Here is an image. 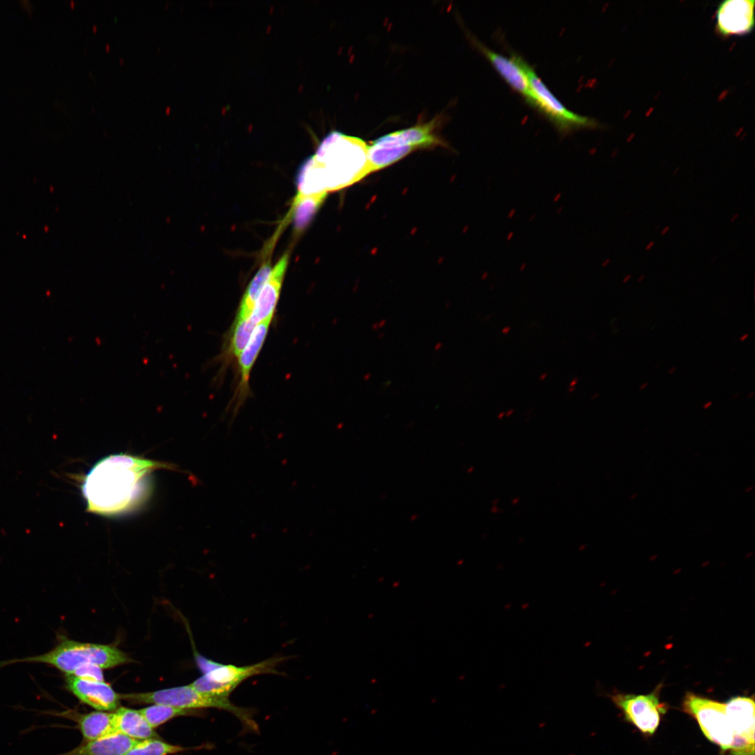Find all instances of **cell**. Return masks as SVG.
Segmentation results:
<instances>
[{
    "instance_id": "1",
    "label": "cell",
    "mask_w": 755,
    "mask_h": 755,
    "mask_svg": "<svg viewBox=\"0 0 755 755\" xmlns=\"http://www.w3.org/2000/svg\"><path fill=\"white\" fill-rule=\"evenodd\" d=\"M166 463L127 454L108 456L85 475L81 491L87 510L101 515L129 511L146 497L149 476Z\"/></svg>"
},
{
    "instance_id": "2",
    "label": "cell",
    "mask_w": 755,
    "mask_h": 755,
    "mask_svg": "<svg viewBox=\"0 0 755 755\" xmlns=\"http://www.w3.org/2000/svg\"><path fill=\"white\" fill-rule=\"evenodd\" d=\"M368 151L364 140L331 132L299 169L296 195L328 193L357 182L371 173Z\"/></svg>"
},
{
    "instance_id": "3",
    "label": "cell",
    "mask_w": 755,
    "mask_h": 755,
    "mask_svg": "<svg viewBox=\"0 0 755 755\" xmlns=\"http://www.w3.org/2000/svg\"><path fill=\"white\" fill-rule=\"evenodd\" d=\"M130 661L126 653L113 645L81 642L61 635L57 644L48 652L3 661L0 662V668L19 663H43L73 675L87 666L106 669Z\"/></svg>"
},
{
    "instance_id": "4",
    "label": "cell",
    "mask_w": 755,
    "mask_h": 755,
    "mask_svg": "<svg viewBox=\"0 0 755 755\" xmlns=\"http://www.w3.org/2000/svg\"><path fill=\"white\" fill-rule=\"evenodd\" d=\"M120 699L133 703L164 704L183 709L197 710L203 708H217L230 712L237 717L246 731L258 733L259 726L253 719L252 711L237 706L229 698L204 693L194 689L190 684L159 691L120 694Z\"/></svg>"
},
{
    "instance_id": "5",
    "label": "cell",
    "mask_w": 755,
    "mask_h": 755,
    "mask_svg": "<svg viewBox=\"0 0 755 755\" xmlns=\"http://www.w3.org/2000/svg\"><path fill=\"white\" fill-rule=\"evenodd\" d=\"M437 124L438 118H434L373 141L368 151L371 172L386 168L416 150L443 145L435 132Z\"/></svg>"
},
{
    "instance_id": "6",
    "label": "cell",
    "mask_w": 755,
    "mask_h": 755,
    "mask_svg": "<svg viewBox=\"0 0 755 755\" xmlns=\"http://www.w3.org/2000/svg\"><path fill=\"white\" fill-rule=\"evenodd\" d=\"M287 658L289 657L276 656L242 666L218 663L213 669L204 673L190 685L204 693L229 698L231 693L250 677L264 674L280 675L276 668Z\"/></svg>"
},
{
    "instance_id": "7",
    "label": "cell",
    "mask_w": 755,
    "mask_h": 755,
    "mask_svg": "<svg viewBox=\"0 0 755 755\" xmlns=\"http://www.w3.org/2000/svg\"><path fill=\"white\" fill-rule=\"evenodd\" d=\"M682 710L697 721L706 738L718 745L722 752L730 750L733 733L725 703L687 693L682 702Z\"/></svg>"
},
{
    "instance_id": "8",
    "label": "cell",
    "mask_w": 755,
    "mask_h": 755,
    "mask_svg": "<svg viewBox=\"0 0 755 755\" xmlns=\"http://www.w3.org/2000/svg\"><path fill=\"white\" fill-rule=\"evenodd\" d=\"M661 688L659 685L647 694L614 693L610 698L626 721L643 734L652 735L667 711L666 705L660 700Z\"/></svg>"
},
{
    "instance_id": "9",
    "label": "cell",
    "mask_w": 755,
    "mask_h": 755,
    "mask_svg": "<svg viewBox=\"0 0 755 755\" xmlns=\"http://www.w3.org/2000/svg\"><path fill=\"white\" fill-rule=\"evenodd\" d=\"M522 66L527 76L533 95L531 106L536 107L562 131L594 127L597 123L589 117L575 113L563 106L523 59Z\"/></svg>"
},
{
    "instance_id": "10",
    "label": "cell",
    "mask_w": 755,
    "mask_h": 755,
    "mask_svg": "<svg viewBox=\"0 0 755 755\" xmlns=\"http://www.w3.org/2000/svg\"><path fill=\"white\" fill-rule=\"evenodd\" d=\"M726 710L733 733L731 755H754L755 707L754 697L730 698Z\"/></svg>"
},
{
    "instance_id": "11",
    "label": "cell",
    "mask_w": 755,
    "mask_h": 755,
    "mask_svg": "<svg viewBox=\"0 0 755 755\" xmlns=\"http://www.w3.org/2000/svg\"><path fill=\"white\" fill-rule=\"evenodd\" d=\"M754 0H726L716 10V31L722 37L750 34L755 24Z\"/></svg>"
},
{
    "instance_id": "12",
    "label": "cell",
    "mask_w": 755,
    "mask_h": 755,
    "mask_svg": "<svg viewBox=\"0 0 755 755\" xmlns=\"http://www.w3.org/2000/svg\"><path fill=\"white\" fill-rule=\"evenodd\" d=\"M66 686L81 702L99 711L118 708L120 696L103 681L66 675Z\"/></svg>"
},
{
    "instance_id": "13",
    "label": "cell",
    "mask_w": 755,
    "mask_h": 755,
    "mask_svg": "<svg viewBox=\"0 0 755 755\" xmlns=\"http://www.w3.org/2000/svg\"><path fill=\"white\" fill-rule=\"evenodd\" d=\"M473 41L503 78L531 105L533 95L521 57L517 55L508 57L491 50L477 39L473 38Z\"/></svg>"
},
{
    "instance_id": "14",
    "label": "cell",
    "mask_w": 755,
    "mask_h": 755,
    "mask_svg": "<svg viewBox=\"0 0 755 755\" xmlns=\"http://www.w3.org/2000/svg\"><path fill=\"white\" fill-rule=\"evenodd\" d=\"M289 262V254L285 252L272 268L250 317L254 324L272 319Z\"/></svg>"
},
{
    "instance_id": "15",
    "label": "cell",
    "mask_w": 755,
    "mask_h": 755,
    "mask_svg": "<svg viewBox=\"0 0 755 755\" xmlns=\"http://www.w3.org/2000/svg\"><path fill=\"white\" fill-rule=\"evenodd\" d=\"M139 740L114 733L57 755H125Z\"/></svg>"
},
{
    "instance_id": "16",
    "label": "cell",
    "mask_w": 755,
    "mask_h": 755,
    "mask_svg": "<svg viewBox=\"0 0 755 755\" xmlns=\"http://www.w3.org/2000/svg\"><path fill=\"white\" fill-rule=\"evenodd\" d=\"M54 714L73 719L77 724L83 738L87 741L117 733L114 721V712L103 711L92 712L87 714H74L73 712H64Z\"/></svg>"
},
{
    "instance_id": "17",
    "label": "cell",
    "mask_w": 755,
    "mask_h": 755,
    "mask_svg": "<svg viewBox=\"0 0 755 755\" xmlns=\"http://www.w3.org/2000/svg\"><path fill=\"white\" fill-rule=\"evenodd\" d=\"M271 321L268 319L256 325L250 340L239 355L240 395L245 394L247 391L250 371L265 341Z\"/></svg>"
},
{
    "instance_id": "18",
    "label": "cell",
    "mask_w": 755,
    "mask_h": 755,
    "mask_svg": "<svg viewBox=\"0 0 755 755\" xmlns=\"http://www.w3.org/2000/svg\"><path fill=\"white\" fill-rule=\"evenodd\" d=\"M114 721L117 733L137 740L157 738L158 735L139 710L124 707L114 712Z\"/></svg>"
},
{
    "instance_id": "19",
    "label": "cell",
    "mask_w": 755,
    "mask_h": 755,
    "mask_svg": "<svg viewBox=\"0 0 755 755\" xmlns=\"http://www.w3.org/2000/svg\"><path fill=\"white\" fill-rule=\"evenodd\" d=\"M327 193L295 196L292 205V215L295 233H301L310 223L324 203Z\"/></svg>"
},
{
    "instance_id": "20",
    "label": "cell",
    "mask_w": 755,
    "mask_h": 755,
    "mask_svg": "<svg viewBox=\"0 0 755 755\" xmlns=\"http://www.w3.org/2000/svg\"><path fill=\"white\" fill-rule=\"evenodd\" d=\"M271 270L270 260L263 263L259 267L243 295L236 319H245L250 317L257 299Z\"/></svg>"
},
{
    "instance_id": "21",
    "label": "cell",
    "mask_w": 755,
    "mask_h": 755,
    "mask_svg": "<svg viewBox=\"0 0 755 755\" xmlns=\"http://www.w3.org/2000/svg\"><path fill=\"white\" fill-rule=\"evenodd\" d=\"M140 712L154 728L171 719L194 714L195 710L183 709L164 704H152L139 710Z\"/></svg>"
},
{
    "instance_id": "22",
    "label": "cell",
    "mask_w": 755,
    "mask_h": 755,
    "mask_svg": "<svg viewBox=\"0 0 755 755\" xmlns=\"http://www.w3.org/2000/svg\"><path fill=\"white\" fill-rule=\"evenodd\" d=\"M256 325L250 317L245 319H235L229 340V354L230 355L238 357L240 354Z\"/></svg>"
},
{
    "instance_id": "23",
    "label": "cell",
    "mask_w": 755,
    "mask_h": 755,
    "mask_svg": "<svg viewBox=\"0 0 755 755\" xmlns=\"http://www.w3.org/2000/svg\"><path fill=\"white\" fill-rule=\"evenodd\" d=\"M185 750L158 738L139 740L125 755H168Z\"/></svg>"
},
{
    "instance_id": "24",
    "label": "cell",
    "mask_w": 755,
    "mask_h": 755,
    "mask_svg": "<svg viewBox=\"0 0 755 755\" xmlns=\"http://www.w3.org/2000/svg\"><path fill=\"white\" fill-rule=\"evenodd\" d=\"M20 2L24 7V8L26 9L29 13L32 10L33 6L29 1H20Z\"/></svg>"
},
{
    "instance_id": "25",
    "label": "cell",
    "mask_w": 755,
    "mask_h": 755,
    "mask_svg": "<svg viewBox=\"0 0 755 755\" xmlns=\"http://www.w3.org/2000/svg\"><path fill=\"white\" fill-rule=\"evenodd\" d=\"M748 336H749L748 333L743 334L742 336H740V341H744L748 338Z\"/></svg>"
},
{
    "instance_id": "26",
    "label": "cell",
    "mask_w": 755,
    "mask_h": 755,
    "mask_svg": "<svg viewBox=\"0 0 755 755\" xmlns=\"http://www.w3.org/2000/svg\"><path fill=\"white\" fill-rule=\"evenodd\" d=\"M712 401H708V402H707L706 403H705V404L703 405V408H705V409H707V408H709L710 406H711V405H712Z\"/></svg>"
},
{
    "instance_id": "27",
    "label": "cell",
    "mask_w": 755,
    "mask_h": 755,
    "mask_svg": "<svg viewBox=\"0 0 755 755\" xmlns=\"http://www.w3.org/2000/svg\"><path fill=\"white\" fill-rule=\"evenodd\" d=\"M654 245V241H651V242H649V244H648V245H647V247H646V250H650V249H651V248L652 247V246H653Z\"/></svg>"
},
{
    "instance_id": "28",
    "label": "cell",
    "mask_w": 755,
    "mask_h": 755,
    "mask_svg": "<svg viewBox=\"0 0 755 755\" xmlns=\"http://www.w3.org/2000/svg\"><path fill=\"white\" fill-rule=\"evenodd\" d=\"M631 278V275H630V274L627 275H626V277H625V278H624V280H623V282H624V283L627 282L628 281V280H629V279H630Z\"/></svg>"
},
{
    "instance_id": "29",
    "label": "cell",
    "mask_w": 755,
    "mask_h": 755,
    "mask_svg": "<svg viewBox=\"0 0 755 755\" xmlns=\"http://www.w3.org/2000/svg\"><path fill=\"white\" fill-rule=\"evenodd\" d=\"M648 385V382H644L640 386V390L644 389Z\"/></svg>"
},
{
    "instance_id": "30",
    "label": "cell",
    "mask_w": 755,
    "mask_h": 755,
    "mask_svg": "<svg viewBox=\"0 0 755 755\" xmlns=\"http://www.w3.org/2000/svg\"><path fill=\"white\" fill-rule=\"evenodd\" d=\"M677 370V367L674 366L668 371L669 374H673Z\"/></svg>"
},
{
    "instance_id": "31",
    "label": "cell",
    "mask_w": 755,
    "mask_h": 755,
    "mask_svg": "<svg viewBox=\"0 0 755 755\" xmlns=\"http://www.w3.org/2000/svg\"><path fill=\"white\" fill-rule=\"evenodd\" d=\"M668 230H669V226H666V227H665V228L663 229V231H661V234H662V235H664V234H665L666 233H667V231H668Z\"/></svg>"
},
{
    "instance_id": "32",
    "label": "cell",
    "mask_w": 755,
    "mask_h": 755,
    "mask_svg": "<svg viewBox=\"0 0 755 755\" xmlns=\"http://www.w3.org/2000/svg\"><path fill=\"white\" fill-rule=\"evenodd\" d=\"M610 260L609 259H606V261L603 262V266H606L610 263Z\"/></svg>"
},
{
    "instance_id": "33",
    "label": "cell",
    "mask_w": 755,
    "mask_h": 755,
    "mask_svg": "<svg viewBox=\"0 0 755 755\" xmlns=\"http://www.w3.org/2000/svg\"><path fill=\"white\" fill-rule=\"evenodd\" d=\"M644 278H645V275H641V276H640V278H638V282H640L641 281H642V280H643V279H644Z\"/></svg>"
},
{
    "instance_id": "34",
    "label": "cell",
    "mask_w": 755,
    "mask_h": 755,
    "mask_svg": "<svg viewBox=\"0 0 755 755\" xmlns=\"http://www.w3.org/2000/svg\"><path fill=\"white\" fill-rule=\"evenodd\" d=\"M754 391H752L750 394H749L747 395V398H752L754 396Z\"/></svg>"
},
{
    "instance_id": "35",
    "label": "cell",
    "mask_w": 755,
    "mask_h": 755,
    "mask_svg": "<svg viewBox=\"0 0 755 755\" xmlns=\"http://www.w3.org/2000/svg\"><path fill=\"white\" fill-rule=\"evenodd\" d=\"M737 217H738V214H735V216L731 219V221H734Z\"/></svg>"
},
{
    "instance_id": "36",
    "label": "cell",
    "mask_w": 755,
    "mask_h": 755,
    "mask_svg": "<svg viewBox=\"0 0 755 755\" xmlns=\"http://www.w3.org/2000/svg\"><path fill=\"white\" fill-rule=\"evenodd\" d=\"M740 396V394H739V393H736V394H735L734 396H732V398H737V396Z\"/></svg>"
},
{
    "instance_id": "37",
    "label": "cell",
    "mask_w": 755,
    "mask_h": 755,
    "mask_svg": "<svg viewBox=\"0 0 755 755\" xmlns=\"http://www.w3.org/2000/svg\"><path fill=\"white\" fill-rule=\"evenodd\" d=\"M514 214H515V210H512V211L511 212V215H508V216H509V217H512V215H513Z\"/></svg>"
},
{
    "instance_id": "38",
    "label": "cell",
    "mask_w": 755,
    "mask_h": 755,
    "mask_svg": "<svg viewBox=\"0 0 755 755\" xmlns=\"http://www.w3.org/2000/svg\"><path fill=\"white\" fill-rule=\"evenodd\" d=\"M560 197H561L560 194H558V195H557V196H556V198H558V199H559ZM554 201H556V199H554Z\"/></svg>"
},
{
    "instance_id": "39",
    "label": "cell",
    "mask_w": 755,
    "mask_h": 755,
    "mask_svg": "<svg viewBox=\"0 0 755 755\" xmlns=\"http://www.w3.org/2000/svg\"><path fill=\"white\" fill-rule=\"evenodd\" d=\"M512 234H513V233H511L510 234V237H508V239H509V240H510V237H511V236H512Z\"/></svg>"
}]
</instances>
